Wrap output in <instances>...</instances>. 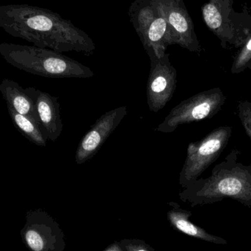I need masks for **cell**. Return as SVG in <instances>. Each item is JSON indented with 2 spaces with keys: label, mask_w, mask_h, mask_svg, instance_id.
<instances>
[{
  "label": "cell",
  "mask_w": 251,
  "mask_h": 251,
  "mask_svg": "<svg viewBox=\"0 0 251 251\" xmlns=\"http://www.w3.org/2000/svg\"><path fill=\"white\" fill-rule=\"evenodd\" d=\"M129 251H149V249H148L146 247H143V246H140L138 249H134V250Z\"/></svg>",
  "instance_id": "19"
},
{
  "label": "cell",
  "mask_w": 251,
  "mask_h": 251,
  "mask_svg": "<svg viewBox=\"0 0 251 251\" xmlns=\"http://www.w3.org/2000/svg\"><path fill=\"white\" fill-rule=\"evenodd\" d=\"M146 52L151 61L146 89L148 106L151 111L158 113L174 97L177 85V72L170 62L168 53L159 58L152 50H147Z\"/></svg>",
  "instance_id": "7"
},
{
  "label": "cell",
  "mask_w": 251,
  "mask_h": 251,
  "mask_svg": "<svg viewBox=\"0 0 251 251\" xmlns=\"http://www.w3.org/2000/svg\"><path fill=\"white\" fill-rule=\"evenodd\" d=\"M191 212L183 210L180 208L171 209L168 213V218L173 226L184 234L195 238L200 239L209 243L218 245H226L227 241L218 236L212 235L206 232L204 229L197 226L189 221Z\"/></svg>",
  "instance_id": "13"
},
{
  "label": "cell",
  "mask_w": 251,
  "mask_h": 251,
  "mask_svg": "<svg viewBox=\"0 0 251 251\" xmlns=\"http://www.w3.org/2000/svg\"><path fill=\"white\" fill-rule=\"evenodd\" d=\"M251 63V35L234 59L231 72L234 75L244 72Z\"/></svg>",
  "instance_id": "15"
},
{
  "label": "cell",
  "mask_w": 251,
  "mask_h": 251,
  "mask_svg": "<svg viewBox=\"0 0 251 251\" xmlns=\"http://www.w3.org/2000/svg\"><path fill=\"white\" fill-rule=\"evenodd\" d=\"M26 240L29 247L35 251H41L44 248V242L41 236L35 231L26 233Z\"/></svg>",
  "instance_id": "17"
},
{
  "label": "cell",
  "mask_w": 251,
  "mask_h": 251,
  "mask_svg": "<svg viewBox=\"0 0 251 251\" xmlns=\"http://www.w3.org/2000/svg\"><path fill=\"white\" fill-rule=\"evenodd\" d=\"M128 16L146 51L152 50L160 58L169 46L175 45L172 29L158 0H135Z\"/></svg>",
  "instance_id": "4"
},
{
  "label": "cell",
  "mask_w": 251,
  "mask_h": 251,
  "mask_svg": "<svg viewBox=\"0 0 251 251\" xmlns=\"http://www.w3.org/2000/svg\"><path fill=\"white\" fill-rule=\"evenodd\" d=\"M231 134L232 127L221 126L202 140L188 145L178 181L181 187L185 188L197 180L219 158L228 144Z\"/></svg>",
  "instance_id": "5"
},
{
  "label": "cell",
  "mask_w": 251,
  "mask_h": 251,
  "mask_svg": "<svg viewBox=\"0 0 251 251\" xmlns=\"http://www.w3.org/2000/svg\"><path fill=\"white\" fill-rule=\"evenodd\" d=\"M226 101V97L220 88L199 93L174 107L155 131L172 133L180 126L211 119L221 110Z\"/></svg>",
  "instance_id": "6"
},
{
  "label": "cell",
  "mask_w": 251,
  "mask_h": 251,
  "mask_svg": "<svg viewBox=\"0 0 251 251\" xmlns=\"http://www.w3.org/2000/svg\"><path fill=\"white\" fill-rule=\"evenodd\" d=\"M127 115L126 106L113 109L101 116L79 142L75 160L82 165L92 159Z\"/></svg>",
  "instance_id": "8"
},
{
  "label": "cell",
  "mask_w": 251,
  "mask_h": 251,
  "mask_svg": "<svg viewBox=\"0 0 251 251\" xmlns=\"http://www.w3.org/2000/svg\"><path fill=\"white\" fill-rule=\"evenodd\" d=\"M0 54L16 69L44 77L87 79L94 76L88 66L50 49L2 43Z\"/></svg>",
  "instance_id": "3"
},
{
  "label": "cell",
  "mask_w": 251,
  "mask_h": 251,
  "mask_svg": "<svg viewBox=\"0 0 251 251\" xmlns=\"http://www.w3.org/2000/svg\"><path fill=\"white\" fill-rule=\"evenodd\" d=\"M209 2L215 4L226 19H229L228 16L232 10L233 0H209Z\"/></svg>",
  "instance_id": "18"
},
{
  "label": "cell",
  "mask_w": 251,
  "mask_h": 251,
  "mask_svg": "<svg viewBox=\"0 0 251 251\" xmlns=\"http://www.w3.org/2000/svg\"><path fill=\"white\" fill-rule=\"evenodd\" d=\"M248 68H249V69H250L251 71V63H250V64H249V66H248Z\"/></svg>",
  "instance_id": "21"
},
{
  "label": "cell",
  "mask_w": 251,
  "mask_h": 251,
  "mask_svg": "<svg viewBox=\"0 0 251 251\" xmlns=\"http://www.w3.org/2000/svg\"><path fill=\"white\" fill-rule=\"evenodd\" d=\"M25 90L35 103L40 125L46 138L55 142L63 129L58 99L32 87Z\"/></svg>",
  "instance_id": "10"
},
{
  "label": "cell",
  "mask_w": 251,
  "mask_h": 251,
  "mask_svg": "<svg viewBox=\"0 0 251 251\" xmlns=\"http://www.w3.org/2000/svg\"><path fill=\"white\" fill-rule=\"evenodd\" d=\"M7 110L12 123L22 135L36 146L43 147L47 146V139L38 122L31 118L19 114L11 107H7Z\"/></svg>",
  "instance_id": "14"
},
{
  "label": "cell",
  "mask_w": 251,
  "mask_h": 251,
  "mask_svg": "<svg viewBox=\"0 0 251 251\" xmlns=\"http://www.w3.org/2000/svg\"><path fill=\"white\" fill-rule=\"evenodd\" d=\"M237 111L242 125L251 140V101H240Z\"/></svg>",
  "instance_id": "16"
},
{
  "label": "cell",
  "mask_w": 251,
  "mask_h": 251,
  "mask_svg": "<svg viewBox=\"0 0 251 251\" xmlns=\"http://www.w3.org/2000/svg\"><path fill=\"white\" fill-rule=\"evenodd\" d=\"M0 28L35 47L57 52L76 51L91 56L96 50L91 37L71 21L55 12L35 6L0 5Z\"/></svg>",
  "instance_id": "1"
},
{
  "label": "cell",
  "mask_w": 251,
  "mask_h": 251,
  "mask_svg": "<svg viewBox=\"0 0 251 251\" xmlns=\"http://www.w3.org/2000/svg\"><path fill=\"white\" fill-rule=\"evenodd\" d=\"M172 29L176 44L192 52L200 53L201 47L196 36L193 20L183 0H158Z\"/></svg>",
  "instance_id": "9"
},
{
  "label": "cell",
  "mask_w": 251,
  "mask_h": 251,
  "mask_svg": "<svg viewBox=\"0 0 251 251\" xmlns=\"http://www.w3.org/2000/svg\"><path fill=\"white\" fill-rule=\"evenodd\" d=\"M203 20L206 26L222 41L238 44L237 33L229 19H226L215 4L206 2L201 8Z\"/></svg>",
  "instance_id": "12"
},
{
  "label": "cell",
  "mask_w": 251,
  "mask_h": 251,
  "mask_svg": "<svg viewBox=\"0 0 251 251\" xmlns=\"http://www.w3.org/2000/svg\"><path fill=\"white\" fill-rule=\"evenodd\" d=\"M107 251H122L120 249L117 247H111Z\"/></svg>",
  "instance_id": "20"
},
{
  "label": "cell",
  "mask_w": 251,
  "mask_h": 251,
  "mask_svg": "<svg viewBox=\"0 0 251 251\" xmlns=\"http://www.w3.org/2000/svg\"><path fill=\"white\" fill-rule=\"evenodd\" d=\"M0 93L7 103V107H11L19 114L31 118L39 123L33 100L19 84L11 79H2L0 82Z\"/></svg>",
  "instance_id": "11"
},
{
  "label": "cell",
  "mask_w": 251,
  "mask_h": 251,
  "mask_svg": "<svg viewBox=\"0 0 251 251\" xmlns=\"http://www.w3.org/2000/svg\"><path fill=\"white\" fill-rule=\"evenodd\" d=\"M239 154L233 149L209 176L199 178L184 188L179 194L181 200L195 206L230 199L251 207V165L239 161Z\"/></svg>",
  "instance_id": "2"
}]
</instances>
